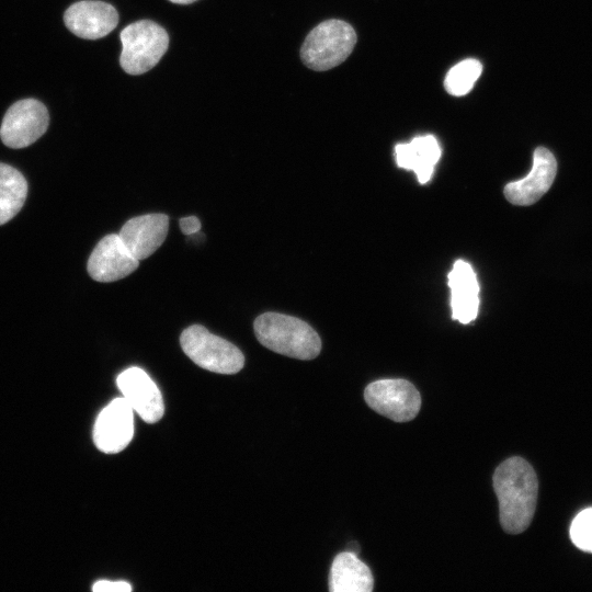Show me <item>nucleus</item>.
I'll return each instance as SVG.
<instances>
[{"mask_svg":"<svg viewBox=\"0 0 592 592\" xmlns=\"http://www.w3.org/2000/svg\"><path fill=\"white\" fill-rule=\"evenodd\" d=\"M482 71L479 60L467 58L453 66L445 76L444 88L455 96L467 94Z\"/></svg>","mask_w":592,"mask_h":592,"instance_id":"obj_18","label":"nucleus"},{"mask_svg":"<svg viewBox=\"0 0 592 592\" xmlns=\"http://www.w3.org/2000/svg\"><path fill=\"white\" fill-rule=\"evenodd\" d=\"M134 410L123 398L113 399L96 417L93 442L103 453L123 451L134 436Z\"/></svg>","mask_w":592,"mask_h":592,"instance_id":"obj_8","label":"nucleus"},{"mask_svg":"<svg viewBox=\"0 0 592 592\" xmlns=\"http://www.w3.org/2000/svg\"><path fill=\"white\" fill-rule=\"evenodd\" d=\"M183 352L200 367L219 374L238 373L244 364L242 352L229 341L200 325L184 329L180 337Z\"/></svg>","mask_w":592,"mask_h":592,"instance_id":"obj_5","label":"nucleus"},{"mask_svg":"<svg viewBox=\"0 0 592 592\" xmlns=\"http://www.w3.org/2000/svg\"><path fill=\"white\" fill-rule=\"evenodd\" d=\"M569 533L572 543L579 549L592 554V508L577 514Z\"/></svg>","mask_w":592,"mask_h":592,"instance_id":"obj_19","label":"nucleus"},{"mask_svg":"<svg viewBox=\"0 0 592 592\" xmlns=\"http://www.w3.org/2000/svg\"><path fill=\"white\" fill-rule=\"evenodd\" d=\"M119 64L129 75H141L153 68L168 49L169 36L159 24L143 20L121 32Z\"/></svg>","mask_w":592,"mask_h":592,"instance_id":"obj_4","label":"nucleus"},{"mask_svg":"<svg viewBox=\"0 0 592 592\" xmlns=\"http://www.w3.org/2000/svg\"><path fill=\"white\" fill-rule=\"evenodd\" d=\"M180 229L183 235H193L201 229V221L195 216L183 217L180 219Z\"/></svg>","mask_w":592,"mask_h":592,"instance_id":"obj_21","label":"nucleus"},{"mask_svg":"<svg viewBox=\"0 0 592 592\" xmlns=\"http://www.w3.org/2000/svg\"><path fill=\"white\" fill-rule=\"evenodd\" d=\"M169 228L164 214H147L126 221L118 236L129 253L137 260L150 257L163 243Z\"/></svg>","mask_w":592,"mask_h":592,"instance_id":"obj_13","label":"nucleus"},{"mask_svg":"<svg viewBox=\"0 0 592 592\" xmlns=\"http://www.w3.org/2000/svg\"><path fill=\"white\" fill-rule=\"evenodd\" d=\"M48 123L49 115L43 103L35 99L21 100L7 111L0 127V137L10 148H24L46 132Z\"/></svg>","mask_w":592,"mask_h":592,"instance_id":"obj_7","label":"nucleus"},{"mask_svg":"<svg viewBox=\"0 0 592 592\" xmlns=\"http://www.w3.org/2000/svg\"><path fill=\"white\" fill-rule=\"evenodd\" d=\"M64 22L75 35L98 39L116 27L118 14L115 8L106 2L84 0L73 3L66 10Z\"/></svg>","mask_w":592,"mask_h":592,"instance_id":"obj_12","label":"nucleus"},{"mask_svg":"<svg viewBox=\"0 0 592 592\" xmlns=\"http://www.w3.org/2000/svg\"><path fill=\"white\" fill-rule=\"evenodd\" d=\"M374 579L369 568L361 561L356 554L343 551L331 566L329 590L331 592H371Z\"/></svg>","mask_w":592,"mask_h":592,"instance_id":"obj_16","label":"nucleus"},{"mask_svg":"<svg viewBox=\"0 0 592 592\" xmlns=\"http://www.w3.org/2000/svg\"><path fill=\"white\" fill-rule=\"evenodd\" d=\"M492 482L502 528L509 534L526 531L535 513L538 491L533 467L522 457L508 458L497 467Z\"/></svg>","mask_w":592,"mask_h":592,"instance_id":"obj_1","label":"nucleus"},{"mask_svg":"<svg viewBox=\"0 0 592 592\" xmlns=\"http://www.w3.org/2000/svg\"><path fill=\"white\" fill-rule=\"evenodd\" d=\"M116 385L134 411L147 423L159 421L164 412L161 392L149 375L139 367H129L116 378Z\"/></svg>","mask_w":592,"mask_h":592,"instance_id":"obj_10","label":"nucleus"},{"mask_svg":"<svg viewBox=\"0 0 592 592\" xmlns=\"http://www.w3.org/2000/svg\"><path fill=\"white\" fill-rule=\"evenodd\" d=\"M133 587L125 581L100 580L94 582L92 590L94 592H129Z\"/></svg>","mask_w":592,"mask_h":592,"instance_id":"obj_20","label":"nucleus"},{"mask_svg":"<svg viewBox=\"0 0 592 592\" xmlns=\"http://www.w3.org/2000/svg\"><path fill=\"white\" fill-rule=\"evenodd\" d=\"M356 44V33L346 22L327 20L305 38L300 58L310 69L325 71L343 62Z\"/></svg>","mask_w":592,"mask_h":592,"instance_id":"obj_3","label":"nucleus"},{"mask_svg":"<svg viewBox=\"0 0 592 592\" xmlns=\"http://www.w3.org/2000/svg\"><path fill=\"white\" fill-rule=\"evenodd\" d=\"M557 174V161L550 150L537 147L533 153L530 173L517 181L508 183L503 193L514 205L528 206L536 203L553 185Z\"/></svg>","mask_w":592,"mask_h":592,"instance_id":"obj_9","label":"nucleus"},{"mask_svg":"<svg viewBox=\"0 0 592 592\" xmlns=\"http://www.w3.org/2000/svg\"><path fill=\"white\" fill-rule=\"evenodd\" d=\"M441 153L440 144L433 135L417 136L411 141L399 143L395 147L397 166L412 170L421 184L431 180Z\"/></svg>","mask_w":592,"mask_h":592,"instance_id":"obj_15","label":"nucleus"},{"mask_svg":"<svg viewBox=\"0 0 592 592\" xmlns=\"http://www.w3.org/2000/svg\"><path fill=\"white\" fill-rule=\"evenodd\" d=\"M259 342L278 354L312 360L321 350L318 333L305 321L277 312L260 315L253 323Z\"/></svg>","mask_w":592,"mask_h":592,"instance_id":"obj_2","label":"nucleus"},{"mask_svg":"<svg viewBox=\"0 0 592 592\" xmlns=\"http://www.w3.org/2000/svg\"><path fill=\"white\" fill-rule=\"evenodd\" d=\"M447 283L452 294V318L464 325L475 320L479 308V284L473 266L464 260L455 261Z\"/></svg>","mask_w":592,"mask_h":592,"instance_id":"obj_14","label":"nucleus"},{"mask_svg":"<svg viewBox=\"0 0 592 592\" xmlns=\"http://www.w3.org/2000/svg\"><path fill=\"white\" fill-rule=\"evenodd\" d=\"M366 403L377 413L395 421L413 420L421 407L417 388L406 379H380L364 390Z\"/></svg>","mask_w":592,"mask_h":592,"instance_id":"obj_6","label":"nucleus"},{"mask_svg":"<svg viewBox=\"0 0 592 592\" xmlns=\"http://www.w3.org/2000/svg\"><path fill=\"white\" fill-rule=\"evenodd\" d=\"M139 260L124 246L118 234L102 238L88 260V272L98 282H114L134 272Z\"/></svg>","mask_w":592,"mask_h":592,"instance_id":"obj_11","label":"nucleus"},{"mask_svg":"<svg viewBox=\"0 0 592 592\" xmlns=\"http://www.w3.org/2000/svg\"><path fill=\"white\" fill-rule=\"evenodd\" d=\"M27 195V183L15 168L0 163V225L12 219L22 208Z\"/></svg>","mask_w":592,"mask_h":592,"instance_id":"obj_17","label":"nucleus"},{"mask_svg":"<svg viewBox=\"0 0 592 592\" xmlns=\"http://www.w3.org/2000/svg\"><path fill=\"white\" fill-rule=\"evenodd\" d=\"M173 3H178V4H189V3H192V2H195L197 0H169Z\"/></svg>","mask_w":592,"mask_h":592,"instance_id":"obj_22","label":"nucleus"}]
</instances>
